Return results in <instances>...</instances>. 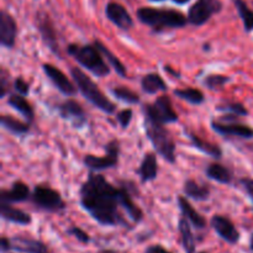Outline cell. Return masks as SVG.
<instances>
[{"label":"cell","mask_w":253,"mask_h":253,"mask_svg":"<svg viewBox=\"0 0 253 253\" xmlns=\"http://www.w3.org/2000/svg\"><path fill=\"white\" fill-rule=\"evenodd\" d=\"M42 71L46 74V77L48 78V81L61 91L62 94H64L66 96H73L77 93V85L76 83L71 82L68 79V77L61 71V69L57 68L56 66L51 63H43L42 64Z\"/></svg>","instance_id":"cell-14"},{"label":"cell","mask_w":253,"mask_h":253,"mask_svg":"<svg viewBox=\"0 0 253 253\" xmlns=\"http://www.w3.org/2000/svg\"><path fill=\"white\" fill-rule=\"evenodd\" d=\"M7 104L11 106L12 109L17 111V113L21 114L25 119L27 120V123L31 124L35 119V110L32 108L31 104L27 101V99L25 98L21 94H10L9 99H7Z\"/></svg>","instance_id":"cell-26"},{"label":"cell","mask_w":253,"mask_h":253,"mask_svg":"<svg viewBox=\"0 0 253 253\" xmlns=\"http://www.w3.org/2000/svg\"><path fill=\"white\" fill-rule=\"evenodd\" d=\"M106 19L123 31H128L133 26V20L126 7L120 2L110 1L105 6Z\"/></svg>","instance_id":"cell-15"},{"label":"cell","mask_w":253,"mask_h":253,"mask_svg":"<svg viewBox=\"0 0 253 253\" xmlns=\"http://www.w3.org/2000/svg\"><path fill=\"white\" fill-rule=\"evenodd\" d=\"M71 77L73 78V82L76 83L78 90L89 103L93 104L96 109L108 114V115L115 113V104L110 99L106 98V95L99 89L95 82L88 74L84 73L79 67H72Z\"/></svg>","instance_id":"cell-4"},{"label":"cell","mask_w":253,"mask_h":253,"mask_svg":"<svg viewBox=\"0 0 253 253\" xmlns=\"http://www.w3.org/2000/svg\"><path fill=\"white\" fill-rule=\"evenodd\" d=\"M31 190L21 180H17L11 184L9 189H2L0 192V202L9 203V204H15V203L26 202L31 198Z\"/></svg>","instance_id":"cell-18"},{"label":"cell","mask_w":253,"mask_h":253,"mask_svg":"<svg viewBox=\"0 0 253 253\" xmlns=\"http://www.w3.org/2000/svg\"><path fill=\"white\" fill-rule=\"evenodd\" d=\"M0 249H1V253H6L12 251L11 250V240L6 236L1 237V241H0Z\"/></svg>","instance_id":"cell-41"},{"label":"cell","mask_w":253,"mask_h":253,"mask_svg":"<svg viewBox=\"0 0 253 253\" xmlns=\"http://www.w3.org/2000/svg\"><path fill=\"white\" fill-rule=\"evenodd\" d=\"M119 155H120V142L114 138L106 143L104 157L85 155L83 158V163L91 172H100V170L115 168L119 165Z\"/></svg>","instance_id":"cell-8"},{"label":"cell","mask_w":253,"mask_h":253,"mask_svg":"<svg viewBox=\"0 0 253 253\" xmlns=\"http://www.w3.org/2000/svg\"><path fill=\"white\" fill-rule=\"evenodd\" d=\"M221 10V0H197L188 11V21L193 26L200 27Z\"/></svg>","instance_id":"cell-9"},{"label":"cell","mask_w":253,"mask_h":253,"mask_svg":"<svg viewBox=\"0 0 253 253\" xmlns=\"http://www.w3.org/2000/svg\"><path fill=\"white\" fill-rule=\"evenodd\" d=\"M190 225L192 224L183 215H180L179 221H178V230H179L180 241H182V246L185 253H195V250H197V240H195Z\"/></svg>","instance_id":"cell-25"},{"label":"cell","mask_w":253,"mask_h":253,"mask_svg":"<svg viewBox=\"0 0 253 253\" xmlns=\"http://www.w3.org/2000/svg\"><path fill=\"white\" fill-rule=\"evenodd\" d=\"M177 98L183 99V100L188 101L192 105H202L205 101V95L200 89L198 88H184V89H175L173 90Z\"/></svg>","instance_id":"cell-30"},{"label":"cell","mask_w":253,"mask_h":253,"mask_svg":"<svg viewBox=\"0 0 253 253\" xmlns=\"http://www.w3.org/2000/svg\"><path fill=\"white\" fill-rule=\"evenodd\" d=\"M198 253H209V252H205V251H200V252H198Z\"/></svg>","instance_id":"cell-47"},{"label":"cell","mask_w":253,"mask_h":253,"mask_svg":"<svg viewBox=\"0 0 253 253\" xmlns=\"http://www.w3.org/2000/svg\"><path fill=\"white\" fill-rule=\"evenodd\" d=\"M177 202H178V207H179V210H180V214H182L183 216H184L185 219H187L188 221L195 227V229L204 230L205 227H207L208 225L207 219L194 209V207L188 202L187 197H184V195H179Z\"/></svg>","instance_id":"cell-19"},{"label":"cell","mask_w":253,"mask_h":253,"mask_svg":"<svg viewBox=\"0 0 253 253\" xmlns=\"http://www.w3.org/2000/svg\"><path fill=\"white\" fill-rule=\"evenodd\" d=\"M36 27L37 30H39L40 35H41L42 41H43V43L47 46V48H48L52 53L56 54L57 57L62 58L56 29H54L51 17H49L46 12L43 11L37 12Z\"/></svg>","instance_id":"cell-10"},{"label":"cell","mask_w":253,"mask_h":253,"mask_svg":"<svg viewBox=\"0 0 253 253\" xmlns=\"http://www.w3.org/2000/svg\"><path fill=\"white\" fill-rule=\"evenodd\" d=\"M145 253H173L162 245H151L145 250Z\"/></svg>","instance_id":"cell-40"},{"label":"cell","mask_w":253,"mask_h":253,"mask_svg":"<svg viewBox=\"0 0 253 253\" xmlns=\"http://www.w3.org/2000/svg\"><path fill=\"white\" fill-rule=\"evenodd\" d=\"M10 91V74L2 67L0 72V98H5Z\"/></svg>","instance_id":"cell-37"},{"label":"cell","mask_w":253,"mask_h":253,"mask_svg":"<svg viewBox=\"0 0 253 253\" xmlns=\"http://www.w3.org/2000/svg\"><path fill=\"white\" fill-rule=\"evenodd\" d=\"M143 125H145L146 136L152 143L156 152L168 163L174 165L177 162V155H175L177 147H175L174 138L172 137L169 131L163 124L155 123L147 119L143 120Z\"/></svg>","instance_id":"cell-5"},{"label":"cell","mask_w":253,"mask_h":253,"mask_svg":"<svg viewBox=\"0 0 253 253\" xmlns=\"http://www.w3.org/2000/svg\"><path fill=\"white\" fill-rule=\"evenodd\" d=\"M172 1H174L175 4H178V5H184V4H187L188 1H190V0H172Z\"/></svg>","instance_id":"cell-44"},{"label":"cell","mask_w":253,"mask_h":253,"mask_svg":"<svg viewBox=\"0 0 253 253\" xmlns=\"http://www.w3.org/2000/svg\"><path fill=\"white\" fill-rule=\"evenodd\" d=\"M30 199L35 207L44 211L59 212L67 208L62 195L53 188L43 184H39L34 188Z\"/></svg>","instance_id":"cell-7"},{"label":"cell","mask_w":253,"mask_h":253,"mask_svg":"<svg viewBox=\"0 0 253 253\" xmlns=\"http://www.w3.org/2000/svg\"><path fill=\"white\" fill-rule=\"evenodd\" d=\"M230 81H231V78L229 76H225V74H208L203 79V84L210 90H217V89H221Z\"/></svg>","instance_id":"cell-34"},{"label":"cell","mask_w":253,"mask_h":253,"mask_svg":"<svg viewBox=\"0 0 253 253\" xmlns=\"http://www.w3.org/2000/svg\"><path fill=\"white\" fill-rule=\"evenodd\" d=\"M210 226L212 227V230L216 232L220 239H222L230 245L239 244L240 239H241L240 231L235 226L234 222L224 215H214L210 219Z\"/></svg>","instance_id":"cell-13"},{"label":"cell","mask_w":253,"mask_h":253,"mask_svg":"<svg viewBox=\"0 0 253 253\" xmlns=\"http://www.w3.org/2000/svg\"><path fill=\"white\" fill-rule=\"evenodd\" d=\"M136 16L141 24L148 26L157 34L166 30L182 29L189 24L188 16L174 9H156L143 6L136 11Z\"/></svg>","instance_id":"cell-2"},{"label":"cell","mask_w":253,"mask_h":253,"mask_svg":"<svg viewBox=\"0 0 253 253\" xmlns=\"http://www.w3.org/2000/svg\"><path fill=\"white\" fill-rule=\"evenodd\" d=\"M137 174L140 177L141 182L148 183L153 182L158 177V162L157 156L153 152H147L141 162L140 167L137 169Z\"/></svg>","instance_id":"cell-21"},{"label":"cell","mask_w":253,"mask_h":253,"mask_svg":"<svg viewBox=\"0 0 253 253\" xmlns=\"http://www.w3.org/2000/svg\"><path fill=\"white\" fill-rule=\"evenodd\" d=\"M236 7L237 12H239L240 17H241L242 22H244L245 31L252 32L253 31V11L249 7L245 0H232Z\"/></svg>","instance_id":"cell-31"},{"label":"cell","mask_w":253,"mask_h":253,"mask_svg":"<svg viewBox=\"0 0 253 253\" xmlns=\"http://www.w3.org/2000/svg\"><path fill=\"white\" fill-rule=\"evenodd\" d=\"M210 187L208 184H200L194 179H187L183 185V193L187 198L197 202H204L210 197Z\"/></svg>","instance_id":"cell-24"},{"label":"cell","mask_w":253,"mask_h":253,"mask_svg":"<svg viewBox=\"0 0 253 253\" xmlns=\"http://www.w3.org/2000/svg\"><path fill=\"white\" fill-rule=\"evenodd\" d=\"M150 1H165V0H150Z\"/></svg>","instance_id":"cell-46"},{"label":"cell","mask_w":253,"mask_h":253,"mask_svg":"<svg viewBox=\"0 0 253 253\" xmlns=\"http://www.w3.org/2000/svg\"><path fill=\"white\" fill-rule=\"evenodd\" d=\"M94 43H95V46L100 49L101 53H103V56H105L106 61H108V63L110 64L111 68L116 72V74H118L119 77H121V78H127L126 67L124 66L123 62L119 59V57H116L115 54H114L113 52H111L110 49H109L108 47L103 43V42L99 41V40H95V41H94Z\"/></svg>","instance_id":"cell-28"},{"label":"cell","mask_w":253,"mask_h":253,"mask_svg":"<svg viewBox=\"0 0 253 253\" xmlns=\"http://www.w3.org/2000/svg\"><path fill=\"white\" fill-rule=\"evenodd\" d=\"M250 250L253 252V234L251 235V237H250Z\"/></svg>","instance_id":"cell-45"},{"label":"cell","mask_w":253,"mask_h":253,"mask_svg":"<svg viewBox=\"0 0 253 253\" xmlns=\"http://www.w3.org/2000/svg\"><path fill=\"white\" fill-rule=\"evenodd\" d=\"M111 94H113L116 99H119V100L123 101V103L128 104V105H136V104H138L141 101L138 94H136L135 91L126 88V86L124 85L115 86V88L111 89Z\"/></svg>","instance_id":"cell-32"},{"label":"cell","mask_w":253,"mask_h":253,"mask_svg":"<svg viewBox=\"0 0 253 253\" xmlns=\"http://www.w3.org/2000/svg\"><path fill=\"white\" fill-rule=\"evenodd\" d=\"M12 86H14L15 90L17 91V94H21V95H24V96L29 95L30 84L27 83L24 78H21V77H17V78L15 79Z\"/></svg>","instance_id":"cell-38"},{"label":"cell","mask_w":253,"mask_h":253,"mask_svg":"<svg viewBox=\"0 0 253 253\" xmlns=\"http://www.w3.org/2000/svg\"><path fill=\"white\" fill-rule=\"evenodd\" d=\"M187 137L189 138L190 143H192L193 147L197 148L198 151H200L204 155L210 156L212 158H216V160H220L222 157V150L219 145H215V143L209 142V141L204 140L200 136H198L197 133L192 132V131H184Z\"/></svg>","instance_id":"cell-22"},{"label":"cell","mask_w":253,"mask_h":253,"mask_svg":"<svg viewBox=\"0 0 253 253\" xmlns=\"http://www.w3.org/2000/svg\"><path fill=\"white\" fill-rule=\"evenodd\" d=\"M240 183H241V185L244 187V189L246 190L250 199H251L253 203V179H251V178H242V179L240 180Z\"/></svg>","instance_id":"cell-39"},{"label":"cell","mask_w":253,"mask_h":253,"mask_svg":"<svg viewBox=\"0 0 253 253\" xmlns=\"http://www.w3.org/2000/svg\"><path fill=\"white\" fill-rule=\"evenodd\" d=\"M67 234L73 236L74 239L78 240L81 244H84V245H88L91 240L90 236H89V234H86L83 229H81V227L78 226H71L68 230H67Z\"/></svg>","instance_id":"cell-36"},{"label":"cell","mask_w":253,"mask_h":253,"mask_svg":"<svg viewBox=\"0 0 253 253\" xmlns=\"http://www.w3.org/2000/svg\"><path fill=\"white\" fill-rule=\"evenodd\" d=\"M0 123H1V126L5 130H7L9 132L14 133L16 136L26 135L30 131V127H31V124L30 123H24V121L19 120V119L14 118L11 115H1Z\"/></svg>","instance_id":"cell-29"},{"label":"cell","mask_w":253,"mask_h":253,"mask_svg":"<svg viewBox=\"0 0 253 253\" xmlns=\"http://www.w3.org/2000/svg\"><path fill=\"white\" fill-rule=\"evenodd\" d=\"M11 250L20 253H51L48 246L41 240L34 239L26 235H15L10 237Z\"/></svg>","instance_id":"cell-16"},{"label":"cell","mask_w":253,"mask_h":253,"mask_svg":"<svg viewBox=\"0 0 253 253\" xmlns=\"http://www.w3.org/2000/svg\"><path fill=\"white\" fill-rule=\"evenodd\" d=\"M165 71L167 72V73H169L170 76L174 77V78H180V73H179V72L174 71V69H173L170 66H166L165 67Z\"/></svg>","instance_id":"cell-42"},{"label":"cell","mask_w":253,"mask_h":253,"mask_svg":"<svg viewBox=\"0 0 253 253\" xmlns=\"http://www.w3.org/2000/svg\"><path fill=\"white\" fill-rule=\"evenodd\" d=\"M143 119L167 125V124L177 123L179 116L173 108L169 96L163 94L156 99L155 103L143 105Z\"/></svg>","instance_id":"cell-6"},{"label":"cell","mask_w":253,"mask_h":253,"mask_svg":"<svg viewBox=\"0 0 253 253\" xmlns=\"http://www.w3.org/2000/svg\"><path fill=\"white\" fill-rule=\"evenodd\" d=\"M59 116L68 121L73 127L82 128L88 124V116L83 106L74 99H67L57 105Z\"/></svg>","instance_id":"cell-11"},{"label":"cell","mask_w":253,"mask_h":253,"mask_svg":"<svg viewBox=\"0 0 253 253\" xmlns=\"http://www.w3.org/2000/svg\"><path fill=\"white\" fill-rule=\"evenodd\" d=\"M212 131L224 137H239L245 140L253 138V128L249 125L237 123L236 120H211L210 121Z\"/></svg>","instance_id":"cell-12"},{"label":"cell","mask_w":253,"mask_h":253,"mask_svg":"<svg viewBox=\"0 0 253 253\" xmlns=\"http://www.w3.org/2000/svg\"><path fill=\"white\" fill-rule=\"evenodd\" d=\"M17 37V24L7 11L0 12V43L5 48H14Z\"/></svg>","instance_id":"cell-17"},{"label":"cell","mask_w":253,"mask_h":253,"mask_svg":"<svg viewBox=\"0 0 253 253\" xmlns=\"http://www.w3.org/2000/svg\"><path fill=\"white\" fill-rule=\"evenodd\" d=\"M141 88L146 94L153 95L158 91H166L168 86L158 73H147L141 78Z\"/></svg>","instance_id":"cell-27"},{"label":"cell","mask_w":253,"mask_h":253,"mask_svg":"<svg viewBox=\"0 0 253 253\" xmlns=\"http://www.w3.org/2000/svg\"><path fill=\"white\" fill-rule=\"evenodd\" d=\"M217 111H222V113L234 114L237 116H247L249 115V110L245 108L244 104L237 103V101H222L221 104L216 105Z\"/></svg>","instance_id":"cell-33"},{"label":"cell","mask_w":253,"mask_h":253,"mask_svg":"<svg viewBox=\"0 0 253 253\" xmlns=\"http://www.w3.org/2000/svg\"><path fill=\"white\" fill-rule=\"evenodd\" d=\"M67 52L73 59H76L83 68L88 69L90 73H93L95 77H104L110 74V64L106 63L104 59L103 53L100 49L93 44H78L71 43L67 46Z\"/></svg>","instance_id":"cell-3"},{"label":"cell","mask_w":253,"mask_h":253,"mask_svg":"<svg viewBox=\"0 0 253 253\" xmlns=\"http://www.w3.org/2000/svg\"><path fill=\"white\" fill-rule=\"evenodd\" d=\"M205 175H207L209 179L215 180V182L224 185L231 184L232 178H234L230 168H227L226 166L217 162L210 163L209 166H207V168H205Z\"/></svg>","instance_id":"cell-23"},{"label":"cell","mask_w":253,"mask_h":253,"mask_svg":"<svg viewBox=\"0 0 253 253\" xmlns=\"http://www.w3.org/2000/svg\"><path fill=\"white\" fill-rule=\"evenodd\" d=\"M98 253H120V252L113 249H104V250H100Z\"/></svg>","instance_id":"cell-43"},{"label":"cell","mask_w":253,"mask_h":253,"mask_svg":"<svg viewBox=\"0 0 253 253\" xmlns=\"http://www.w3.org/2000/svg\"><path fill=\"white\" fill-rule=\"evenodd\" d=\"M133 118V111L132 109L127 108V109H124V110H120L116 115V120H118L119 125L121 126V128L126 130V128L130 126L131 121H132Z\"/></svg>","instance_id":"cell-35"},{"label":"cell","mask_w":253,"mask_h":253,"mask_svg":"<svg viewBox=\"0 0 253 253\" xmlns=\"http://www.w3.org/2000/svg\"><path fill=\"white\" fill-rule=\"evenodd\" d=\"M0 216L5 221L21 225V226H27L32 222L31 215L17 209V208H14L9 203L4 202H0Z\"/></svg>","instance_id":"cell-20"},{"label":"cell","mask_w":253,"mask_h":253,"mask_svg":"<svg viewBox=\"0 0 253 253\" xmlns=\"http://www.w3.org/2000/svg\"><path fill=\"white\" fill-rule=\"evenodd\" d=\"M138 194L132 182H120L114 187L104 175L90 172L79 189V204L98 224L103 226H123L131 229V225L121 212L125 210L133 224L143 220V211L135 204L132 197Z\"/></svg>","instance_id":"cell-1"}]
</instances>
